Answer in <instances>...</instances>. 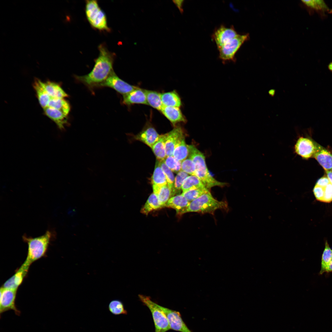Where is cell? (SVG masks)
Listing matches in <instances>:
<instances>
[{
  "mask_svg": "<svg viewBox=\"0 0 332 332\" xmlns=\"http://www.w3.org/2000/svg\"><path fill=\"white\" fill-rule=\"evenodd\" d=\"M40 83L44 89L50 96L63 99L68 97V94L58 84L50 81L43 82L40 80Z\"/></svg>",
  "mask_w": 332,
  "mask_h": 332,
  "instance_id": "cell-20",
  "label": "cell"
},
{
  "mask_svg": "<svg viewBox=\"0 0 332 332\" xmlns=\"http://www.w3.org/2000/svg\"><path fill=\"white\" fill-rule=\"evenodd\" d=\"M98 86L112 88L123 95L129 93L137 87L131 85L120 79L114 71L106 80Z\"/></svg>",
  "mask_w": 332,
  "mask_h": 332,
  "instance_id": "cell-9",
  "label": "cell"
},
{
  "mask_svg": "<svg viewBox=\"0 0 332 332\" xmlns=\"http://www.w3.org/2000/svg\"><path fill=\"white\" fill-rule=\"evenodd\" d=\"M159 306L166 315L171 329L180 332H192L183 321L180 312L159 305Z\"/></svg>",
  "mask_w": 332,
  "mask_h": 332,
  "instance_id": "cell-10",
  "label": "cell"
},
{
  "mask_svg": "<svg viewBox=\"0 0 332 332\" xmlns=\"http://www.w3.org/2000/svg\"><path fill=\"white\" fill-rule=\"evenodd\" d=\"M163 207L156 196L152 193L148 197L146 203L141 210V212L147 215L152 211Z\"/></svg>",
  "mask_w": 332,
  "mask_h": 332,
  "instance_id": "cell-28",
  "label": "cell"
},
{
  "mask_svg": "<svg viewBox=\"0 0 332 332\" xmlns=\"http://www.w3.org/2000/svg\"><path fill=\"white\" fill-rule=\"evenodd\" d=\"M153 185L162 186L167 184L165 176L159 164V161H156L154 170L152 177Z\"/></svg>",
  "mask_w": 332,
  "mask_h": 332,
  "instance_id": "cell-29",
  "label": "cell"
},
{
  "mask_svg": "<svg viewBox=\"0 0 332 332\" xmlns=\"http://www.w3.org/2000/svg\"><path fill=\"white\" fill-rule=\"evenodd\" d=\"M184 1L183 0H174L172 1L173 3L178 8L180 13L181 14H182L183 12V6Z\"/></svg>",
  "mask_w": 332,
  "mask_h": 332,
  "instance_id": "cell-41",
  "label": "cell"
},
{
  "mask_svg": "<svg viewBox=\"0 0 332 332\" xmlns=\"http://www.w3.org/2000/svg\"><path fill=\"white\" fill-rule=\"evenodd\" d=\"M98 57L92 70L88 74L83 76H76L77 80L89 88L98 86L105 81L113 71V63L114 54L109 51L103 44L98 46Z\"/></svg>",
  "mask_w": 332,
  "mask_h": 332,
  "instance_id": "cell-1",
  "label": "cell"
},
{
  "mask_svg": "<svg viewBox=\"0 0 332 332\" xmlns=\"http://www.w3.org/2000/svg\"><path fill=\"white\" fill-rule=\"evenodd\" d=\"M141 301L151 312L155 327V332H166L171 329L167 318L159 306L150 297L142 294L138 295Z\"/></svg>",
  "mask_w": 332,
  "mask_h": 332,
  "instance_id": "cell-6",
  "label": "cell"
},
{
  "mask_svg": "<svg viewBox=\"0 0 332 332\" xmlns=\"http://www.w3.org/2000/svg\"><path fill=\"white\" fill-rule=\"evenodd\" d=\"M209 191L206 188H194L183 192L182 194L190 202Z\"/></svg>",
  "mask_w": 332,
  "mask_h": 332,
  "instance_id": "cell-33",
  "label": "cell"
},
{
  "mask_svg": "<svg viewBox=\"0 0 332 332\" xmlns=\"http://www.w3.org/2000/svg\"><path fill=\"white\" fill-rule=\"evenodd\" d=\"M190 203V202L181 194L170 198L165 206L174 208L178 214L182 215L185 213Z\"/></svg>",
  "mask_w": 332,
  "mask_h": 332,
  "instance_id": "cell-18",
  "label": "cell"
},
{
  "mask_svg": "<svg viewBox=\"0 0 332 332\" xmlns=\"http://www.w3.org/2000/svg\"><path fill=\"white\" fill-rule=\"evenodd\" d=\"M330 183L328 177L325 176L319 179L316 184L324 188Z\"/></svg>",
  "mask_w": 332,
  "mask_h": 332,
  "instance_id": "cell-40",
  "label": "cell"
},
{
  "mask_svg": "<svg viewBox=\"0 0 332 332\" xmlns=\"http://www.w3.org/2000/svg\"><path fill=\"white\" fill-rule=\"evenodd\" d=\"M332 272V259L329 265L326 270L325 273H329Z\"/></svg>",
  "mask_w": 332,
  "mask_h": 332,
  "instance_id": "cell-42",
  "label": "cell"
},
{
  "mask_svg": "<svg viewBox=\"0 0 332 332\" xmlns=\"http://www.w3.org/2000/svg\"><path fill=\"white\" fill-rule=\"evenodd\" d=\"M188 157L194 162L196 166L195 176L202 182L206 188L209 190L215 186L223 187L227 183L219 181L210 174L207 166L204 154L192 145L188 146Z\"/></svg>",
  "mask_w": 332,
  "mask_h": 332,
  "instance_id": "cell-3",
  "label": "cell"
},
{
  "mask_svg": "<svg viewBox=\"0 0 332 332\" xmlns=\"http://www.w3.org/2000/svg\"><path fill=\"white\" fill-rule=\"evenodd\" d=\"M308 7L312 10L320 14H324L326 13H330L331 10L328 7L323 0H302V1Z\"/></svg>",
  "mask_w": 332,
  "mask_h": 332,
  "instance_id": "cell-27",
  "label": "cell"
},
{
  "mask_svg": "<svg viewBox=\"0 0 332 332\" xmlns=\"http://www.w3.org/2000/svg\"><path fill=\"white\" fill-rule=\"evenodd\" d=\"M316 151L314 157L325 171H332V154L316 142Z\"/></svg>",
  "mask_w": 332,
  "mask_h": 332,
  "instance_id": "cell-14",
  "label": "cell"
},
{
  "mask_svg": "<svg viewBox=\"0 0 332 332\" xmlns=\"http://www.w3.org/2000/svg\"><path fill=\"white\" fill-rule=\"evenodd\" d=\"M17 290L4 288L0 289V314L13 310L16 315L19 316L21 312L17 308L15 300Z\"/></svg>",
  "mask_w": 332,
  "mask_h": 332,
  "instance_id": "cell-8",
  "label": "cell"
},
{
  "mask_svg": "<svg viewBox=\"0 0 332 332\" xmlns=\"http://www.w3.org/2000/svg\"><path fill=\"white\" fill-rule=\"evenodd\" d=\"M327 176L329 179L330 183L332 184V171H325Z\"/></svg>",
  "mask_w": 332,
  "mask_h": 332,
  "instance_id": "cell-43",
  "label": "cell"
},
{
  "mask_svg": "<svg viewBox=\"0 0 332 332\" xmlns=\"http://www.w3.org/2000/svg\"><path fill=\"white\" fill-rule=\"evenodd\" d=\"M238 34L233 26L228 27L222 25L214 30L211 38L218 48Z\"/></svg>",
  "mask_w": 332,
  "mask_h": 332,
  "instance_id": "cell-12",
  "label": "cell"
},
{
  "mask_svg": "<svg viewBox=\"0 0 332 332\" xmlns=\"http://www.w3.org/2000/svg\"><path fill=\"white\" fill-rule=\"evenodd\" d=\"M218 209L227 211L228 209V204L226 201L215 199L209 191L190 202L185 213L194 212L213 215Z\"/></svg>",
  "mask_w": 332,
  "mask_h": 332,
  "instance_id": "cell-4",
  "label": "cell"
},
{
  "mask_svg": "<svg viewBox=\"0 0 332 332\" xmlns=\"http://www.w3.org/2000/svg\"><path fill=\"white\" fill-rule=\"evenodd\" d=\"M188 175L181 170L178 172L176 176L174 182V188L177 191H179L181 189L183 183L185 179L188 176Z\"/></svg>",
  "mask_w": 332,
  "mask_h": 332,
  "instance_id": "cell-37",
  "label": "cell"
},
{
  "mask_svg": "<svg viewBox=\"0 0 332 332\" xmlns=\"http://www.w3.org/2000/svg\"><path fill=\"white\" fill-rule=\"evenodd\" d=\"M161 97L164 106L179 108L181 105L180 98L175 91L161 93Z\"/></svg>",
  "mask_w": 332,
  "mask_h": 332,
  "instance_id": "cell-24",
  "label": "cell"
},
{
  "mask_svg": "<svg viewBox=\"0 0 332 332\" xmlns=\"http://www.w3.org/2000/svg\"><path fill=\"white\" fill-rule=\"evenodd\" d=\"M164 161L172 172L178 173L181 171V162L177 160L173 156H167Z\"/></svg>",
  "mask_w": 332,
  "mask_h": 332,
  "instance_id": "cell-34",
  "label": "cell"
},
{
  "mask_svg": "<svg viewBox=\"0 0 332 332\" xmlns=\"http://www.w3.org/2000/svg\"><path fill=\"white\" fill-rule=\"evenodd\" d=\"M160 136L153 127L150 126L138 134L136 136L135 138L151 148L158 140Z\"/></svg>",
  "mask_w": 332,
  "mask_h": 332,
  "instance_id": "cell-17",
  "label": "cell"
},
{
  "mask_svg": "<svg viewBox=\"0 0 332 332\" xmlns=\"http://www.w3.org/2000/svg\"><path fill=\"white\" fill-rule=\"evenodd\" d=\"M181 170L188 175L195 176L196 166L191 158L188 157L181 162Z\"/></svg>",
  "mask_w": 332,
  "mask_h": 332,
  "instance_id": "cell-35",
  "label": "cell"
},
{
  "mask_svg": "<svg viewBox=\"0 0 332 332\" xmlns=\"http://www.w3.org/2000/svg\"><path fill=\"white\" fill-rule=\"evenodd\" d=\"M165 134L160 135L157 141L151 148L158 160H164L166 157L165 146Z\"/></svg>",
  "mask_w": 332,
  "mask_h": 332,
  "instance_id": "cell-26",
  "label": "cell"
},
{
  "mask_svg": "<svg viewBox=\"0 0 332 332\" xmlns=\"http://www.w3.org/2000/svg\"><path fill=\"white\" fill-rule=\"evenodd\" d=\"M29 268L22 264L15 274L4 283L2 287L17 290L26 275Z\"/></svg>",
  "mask_w": 332,
  "mask_h": 332,
  "instance_id": "cell-15",
  "label": "cell"
},
{
  "mask_svg": "<svg viewBox=\"0 0 332 332\" xmlns=\"http://www.w3.org/2000/svg\"><path fill=\"white\" fill-rule=\"evenodd\" d=\"M148 105L160 111L164 105L161 97V93L154 91L144 89Z\"/></svg>",
  "mask_w": 332,
  "mask_h": 332,
  "instance_id": "cell-25",
  "label": "cell"
},
{
  "mask_svg": "<svg viewBox=\"0 0 332 332\" xmlns=\"http://www.w3.org/2000/svg\"><path fill=\"white\" fill-rule=\"evenodd\" d=\"M294 150L296 154L304 159L313 157L316 151V142L308 138L300 137L294 145Z\"/></svg>",
  "mask_w": 332,
  "mask_h": 332,
  "instance_id": "cell-11",
  "label": "cell"
},
{
  "mask_svg": "<svg viewBox=\"0 0 332 332\" xmlns=\"http://www.w3.org/2000/svg\"><path fill=\"white\" fill-rule=\"evenodd\" d=\"M248 34H239L235 38L218 48L219 58L223 61L235 60V55L243 44L248 39Z\"/></svg>",
  "mask_w": 332,
  "mask_h": 332,
  "instance_id": "cell-7",
  "label": "cell"
},
{
  "mask_svg": "<svg viewBox=\"0 0 332 332\" xmlns=\"http://www.w3.org/2000/svg\"><path fill=\"white\" fill-rule=\"evenodd\" d=\"M332 201V184L330 183L324 188L323 202L330 203Z\"/></svg>",
  "mask_w": 332,
  "mask_h": 332,
  "instance_id": "cell-39",
  "label": "cell"
},
{
  "mask_svg": "<svg viewBox=\"0 0 332 332\" xmlns=\"http://www.w3.org/2000/svg\"><path fill=\"white\" fill-rule=\"evenodd\" d=\"M165 134V146L167 156H173L175 145L178 140L184 136L182 128L176 127Z\"/></svg>",
  "mask_w": 332,
  "mask_h": 332,
  "instance_id": "cell-13",
  "label": "cell"
},
{
  "mask_svg": "<svg viewBox=\"0 0 332 332\" xmlns=\"http://www.w3.org/2000/svg\"><path fill=\"white\" fill-rule=\"evenodd\" d=\"M160 111L173 125L179 122L186 121L179 107L164 106Z\"/></svg>",
  "mask_w": 332,
  "mask_h": 332,
  "instance_id": "cell-19",
  "label": "cell"
},
{
  "mask_svg": "<svg viewBox=\"0 0 332 332\" xmlns=\"http://www.w3.org/2000/svg\"><path fill=\"white\" fill-rule=\"evenodd\" d=\"M332 259V249L330 247L327 241L325 242V246L321 260V267L319 275L325 273L326 269Z\"/></svg>",
  "mask_w": 332,
  "mask_h": 332,
  "instance_id": "cell-31",
  "label": "cell"
},
{
  "mask_svg": "<svg viewBox=\"0 0 332 332\" xmlns=\"http://www.w3.org/2000/svg\"><path fill=\"white\" fill-rule=\"evenodd\" d=\"M268 93L271 96H273L275 94V90L273 89H271L269 91Z\"/></svg>",
  "mask_w": 332,
  "mask_h": 332,
  "instance_id": "cell-44",
  "label": "cell"
},
{
  "mask_svg": "<svg viewBox=\"0 0 332 332\" xmlns=\"http://www.w3.org/2000/svg\"><path fill=\"white\" fill-rule=\"evenodd\" d=\"M205 188H206V187L197 176L189 175L184 180L182 186L181 190L184 192L192 189Z\"/></svg>",
  "mask_w": 332,
  "mask_h": 332,
  "instance_id": "cell-30",
  "label": "cell"
},
{
  "mask_svg": "<svg viewBox=\"0 0 332 332\" xmlns=\"http://www.w3.org/2000/svg\"><path fill=\"white\" fill-rule=\"evenodd\" d=\"M45 114L53 121L61 129H63L67 123V116L61 111L46 108L43 109Z\"/></svg>",
  "mask_w": 332,
  "mask_h": 332,
  "instance_id": "cell-21",
  "label": "cell"
},
{
  "mask_svg": "<svg viewBox=\"0 0 332 332\" xmlns=\"http://www.w3.org/2000/svg\"><path fill=\"white\" fill-rule=\"evenodd\" d=\"M189 155L188 145L185 141L184 136L177 142L173 154V156L177 160L182 162L187 158Z\"/></svg>",
  "mask_w": 332,
  "mask_h": 332,
  "instance_id": "cell-23",
  "label": "cell"
},
{
  "mask_svg": "<svg viewBox=\"0 0 332 332\" xmlns=\"http://www.w3.org/2000/svg\"><path fill=\"white\" fill-rule=\"evenodd\" d=\"M159 161L160 165L165 176L167 184L175 189L174 186L175 178L172 171L166 165L164 160Z\"/></svg>",
  "mask_w": 332,
  "mask_h": 332,
  "instance_id": "cell-36",
  "label": "cell"
},
{
  "mask_svg": "<svg viewBox=\"0 0 332 332\" xmlns=\"http://www.w3.org/2000/svg\"><path fill=\"white\" fill-rule=\"evenodd\" d=\"M54 236L53 232L50 230L41 236L34 238L26 235H23V240L27 244L28 250L26 258L22 264L29 267L33 262L44 256Z\"/></svg>",
  "mask_w": 332,
  "mask_h": 332,
  "instance_id": "cell-2",
  "label": "cell"
},
{
  "mask_svg": "<svg viewBox=\"0 0 332 332\" xmlns=\"http://www.w3.org/2000/svg\"><path fill=\"white\" fill-rule=\"evenodd\" d=\"M313 192L316 199L320 201L323 202L324 196V188L315 184Z\"/></svg>",
  "mask_w": 332,
  "mask_h": 332,
  "instance_id": "cell-38",
  "label": "cell"
},
{
  "mask_svg": "<svg viewBox=\"0 0 332 332\" xmlns=\"http://www.w3.org/2000/svg\"><path fill=\"white\" fill-rule=\"evenodd\" d=\"M328 68L330 71L332 72V62L330 63L328 65Z\"/></svg>",
  "mask_w": 332,
  "mask_h": 332,
  "instance_id": "cell-45",
  "label": "cell"
},
{
  "mask_svg": "<svg viewBox=\"0 0 332 332\" xmlns=\"http://www.w3.org/2000/svg\"><path fill=\"white\" fill-rule=\"evenodd\" d=\"M85 10L87 19L92 26L100 30H110L106 14L96 0H86Z\"/></svg>",
  "mask_w": 332,
  "mask_h": 332,
  "instance_id": "cell-5",
  "label": "cell"
},
{
  "mask_svg": "<svg viewBox=\"0 0 332 332\" xmlns=\"http://www.w3.org/2000/svg\"><path fill=\"white\" fill-rule=\"evenodd\" d=\"M153 193L156 196L161 205L164 207L170 199L172 192H175L168 184L162 186L153 185Z\"/></svg>",
  "mask_w": 332,
  "mask_h": 332,
  "instance_id": "cell-22",
  "label": "cell"
},
{
  "mask_svg": "<svg viewBox=\"0 0 332 332\" xmlns=\"http://www.w3.org/2000/svg\"><path fill=\"white\" fill-rule=\"evenodd\" d=\"M109 311L115 315L121 314H127V311L125 309L123 303L118 300H114L111 301L108 306Z\"/></svg>",
  "mask_w": 332,
  "mask_h": 332,
  "instance_id": "cell-32",
  "label": "cell"
},
{
  "mask_svg": "<svg viewBox=\"0 0 332 332\" xmlns=\"http://www.w3.org/2000/svg\"><path fill=\"white\" fill-rule=\"evenodd\" d=\"M123 96V103L126 105H130L134 104L148 105L144 89L138 87Z\"/></svg>",
  "mask_w": 332,
  "mask_h": 332,
  "instance_id": "cell-16",
  "label": "cell"
}]
</instances>
